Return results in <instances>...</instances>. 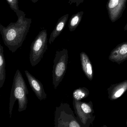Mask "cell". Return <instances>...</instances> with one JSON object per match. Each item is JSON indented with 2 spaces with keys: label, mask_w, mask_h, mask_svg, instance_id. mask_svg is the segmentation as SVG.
<instances>
[{
  "label": "cell",
  "mask_w": 127,
  "mask_h": 127,
  "mask_svg": "<svg viewBox=\"0 0 127 127\" xmlns=\"http://www.w3.org/2000/svg\"><path fill=\"white\" fill-rule=\"evenodd\" d=\"M32 22V19L27 18L24 14L18 18L17 22L11 23L6 27L0 24V32L3 43L12 52H15L22 46Z\"/></svg>",
  "instance_id": "cell-1"
},
{
  "label": "cell",
  "mask_w": 127,
  "mask_h": 127,
  "mask_svg": "<svg viewBox=\"0 0 127 127\" xmlns=\"http://www.w3.org/2000/svg\"><path fill=\"white\" fill-rule=\"evenodd\" d=\"M29 91L22 74L20 70H17L14 76L10 95L9 105L10 118L12 115V110L16 100L18 101V112L25 110L28 104L27 95Z\"/></svg>",
  "instance_id": "cell-2"
},
{
  "label": "cell",
  "mask_w": 127,
  "mask_h": 127,
  "mask_svg": "<svg viewBox=\"0 0 127 127\" xmlns=\"http://www.w3.org/2000/svg\"><path fill=\"white\" fill-rule=\"evenodd\" d=\"M55 127H80L73 112L67 103H61L55 111Z\"/></svg>",
  "instance_id": "cell-3"
},
{
  "label": "cell",
  "mask_w": 127,
  "mask_h": 127,
  "mask_svg": "<svg viewBox=\"0 0 127 127\" xmlns=\"http://www.w3.org/2000/svg\"><path fill=\"white\" fill-rule=\"evenodd\" d=\"M68 53L66 49L56 51L52 71L53 84L55 89L58 88L66 73L69 58Z\"/></svg>",
  "instance_id": "cell-4"
},
{
  "label": "cell",
  "mask_w": 127,
  "mask_h": 127,
  "mask_svg": "<svg viewBox=\"0 0 127 127\" xmlns=\"http://www.w3.org/2000/svg\"><path fill=\"white\" fill-rule=\"evenodd\" d=\"M48 35L46 30H41L32 41L30 47V61L32 66L38 64L48 49Z\"/></svg>",
  "instance_id": "cell-5"
},
{
  "label": "cell",
  "mask_w": 127,
  "mask_h": 127,
  "mask_svg": "<svg viewBox=\"0 0 127 127\" xmlns=\"http://www.w3.org/2000/svg\"><path fill=\"white\" fill-rule=\"evenodd\" d=\"M127 0H108L106 4L109 19L112 23L122 17L126 7Z\"/></svg>",
  "instance_id": "cell-6"
},
{
  "label": "cell",
  "mask_w": 127,
  "mask_h": 127,
  "mask_svg": "<svg viewBox=\"0 0 127 127\" xmlns=\"http://www.w3.org/2000/svg\"><path fill=\"white\" fill-rule=\"evenodd\" d=\"M25 73L30 85L38 98L40 101L46 99L47 94L45 93L42 83L29 71L25 70Z\"/></svg>",
  "instance_id": "cell-7"
},
{
  "label": "cell",
  "mask_w": 127,
  "mask_h": 127,
  "mask_svg": "<svg viewBox=\"0 0 127 127\" xmlns=\"http://www.w3.org/2000/svg\"><path fill=\"white\" fill-rule=\"evenodd\" d=\"M69 14H66L59 19L56 26L50 35L49 43L52 44L56 38L61 33L64 29L69 18Z\"/></svg>",
  "instance_id": "cell-8"
},
{
  "label": "cell",
  "mask_w": 127,
  "mask_h": 127,
  "mask_svg": "<svg viewBox=\"0 0 127 127\" xmlns=\"http://www.w3.org/2000/svg\"><path fill=\"white\" fill-rule=\"evenodd\" d=\"M3 47L0 44V88L2 87L6 79V62Z\"/></svg>",
  "instance_id": "cell-9"
},
{
  "label": "cell",
  "mask_w": 127,
  "mask_h": 127,
  "mask_svg": "<svg viewBox=\"0 0 127 127\" xmlns=\"http://www.w3.org/2000/svg\"><path fill=\"white\" fill-rule=\"evenodd\" d=\"M84 12L80 11L73 15L69 21V27L70 32L75 31L81 23L84 14Z\"/></svg>",
  "instance_id": "cell-10"
},
{
  "label": "cell",
  "mask_w": 127,
  "mask_h": 127,
  "mask_svg": "<svg viewBox=\"0 0 127 127\" xmlns=\"http://www.w3.org/2000/svg\"><path fill=\"white\" fill-rule=\"evenodd\" d=\"M11 8L16 13L18 18L23 15L25 14L24 12L19 9L18 0H6Z\"/></svg>",
  "instance_id": "cell-11"
},
{
  "label": "cell",
  "mask_w": 127,
  "mask_h": 127,
  "mask_svg": "<svg viewBox=\"0 0 127 127\" xmlns=\"http://www.w3.org/2000/svg\"><path fill=\"white\" fill-rule=\"evenodd\" d=\"M84 91V90L80 88L75 90L73 93V99L79 101L83 98L85 95Z\"/></svg>",
  "instance_id": "cell-12"
},
{
  "label": "cell",
  "mask_w": 127,
  "mask_h": 127,
  "mask_svg": "<svg viewBox=\"0 0 127 127\" xmlns=\"http://www.w3.org/2000/svg\"><path fill=\"white\" fill-rule=\"evenodd\" d=\"M119 53L123 55L127 53V43H123L119 46Z\"/></svg>",
  "instance_id": "cell-13"
},
{
  "label": "cell",
  "mask_w": 127,
  "mask_h": 127,
  "mask_svg": "<svg viewBox=\"0 0 127 127\" xmlns=\"http://www.w3.org/2000/svg\"><path fill=\"white\" fill-rule=\"evenodd\" d=\"M85 0H69L68 3L70 5H71L73 3H76V6L78 7L80 4L82 3Z\"/></svg>",
  "instance_id": "cell-14"
},
{
  "label": "cell",
  "mask_w": 127,
  "mask_h": 127,
  "mask_svg": "<svg viewBox=\"0 0 127 127\" xmlns=\"http://www.w3.org/2000/svg\"><path fill=\"white\" fill-rule=\"evenodd\" d=\"M124 90L123 88L120 89L118 91L116 92L115 94V96L116 97H119L120 96L122 95L123 92H124Z\"/></svg>",
  "instance_id": "cell-15"
},
{
  "label": "cell",
  "mask_w": 127,
  "mask_h": 127,
  "mask_svg": "<svg viewBox=\"0 0 127 127\" xmlns=\"http://www.w3.org/2000/svg\"><path fill=\"white\" fill-rule=\"evenodd\" d=\"M124 30L125 31H127V23L126 24L124 28Z\"/></svg>",
  "instance_id": "cell-16"
},
{
  "label": "cell",
  "mask_w": 127,
  "mask_h": 127,
  "mask_svg": "<svg viewBox=\"0 0 127 127\" xmlns=\"http://www.w3.org/2000/svg\"><path fill=\"white\" fill-rule=\"evenodd\" d=\"M30 0L32 1V2L34 3H35L37 2L38 1V0Z\"/></svg>",
  "instance_id": "cell-17"
}]
</instances>
